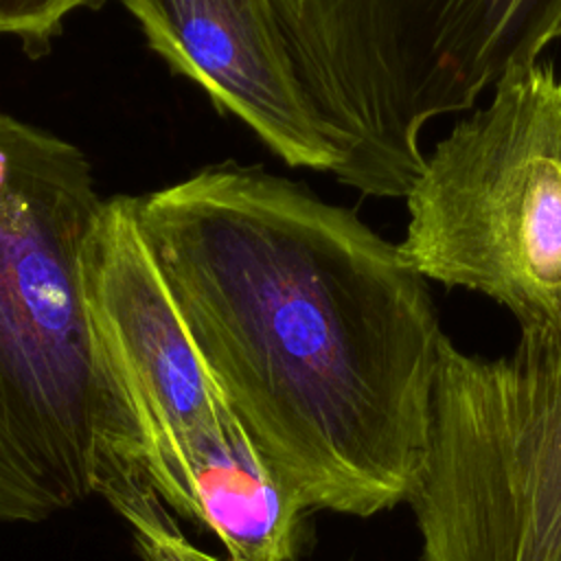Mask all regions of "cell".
Wrapping results in <instances>:
<instances>
[{
	"mask_svg": "<svg viewBox=\"0 0 561 561\" xmlns=\"http://www.w3.org/2000/svg\"><path fill=\"white\" fill-rule=\"evenodd\" d=\"M134 210L276 484L353 517L405 502L447 335L399 243L261 167H206Z\"/></svg>",
	"mask_w": 561,
	"mask_h": 561,
	"instance_id": "6da1fadb",
	"label": "cell"
},
{
	"mask_svg": "<svg viewBox=\"0 0 561 561\" xmlns=\"http://www.w3.org/2000/svg\"><path fill=\"white\" fill-rule=\"evenodd\" d=\"M103 206L77 145L0 110L2 524L68 511L142 458L85 280Z\"/></svg>",
	"mask_w": 561,
	"mask_h": 561,
	"instance_id": "7a4b0ae2",
	"label": "cell"
},
{
	"mask_svg": "<svg viewBox=\"0 0 561 561\" xmlns=\"http://www.w3.org/2000/svg\"><path fill=\"white\" fill-rule=\"evenodd\" d=\"M302 83L340 153L335 180L405 197L425 127L471 112L561 39V0H276Z\"/></svg>",
	"mask_w": 561,
	"mask_h": 561,
	"instance_id": "3957f363",
	"label": "cell"
},
{
	"mask_svg": "<svg viewBox=\"0 0 561 561\" xmlns=\"http://www.w3.org/2000/svg\"><path fill=\"white\" fill-rule=\"evenodd\" d=\"M85 280L153 491L173 513L210 530L230 559L294 561L309 511L270 476L199 355L142 241L134 197L105 199Z\"/></svg>",
	"mask_w": 561,
	"mask_h": 561,
	"instance_id": "277c9868",
	"label": "cell"
},
{
	"mask_svg": "<svg viewBox=\"0 0 561 561\" xmlns=\"http://www.w3.org/2000/svg\"><path fill=\"white\" fill-rule=\"evenodd\" d=\"M405 208L399 248L427 280L491 298L519 340H561V68L502 77L425 153Z\"/></svg>",
	"mask_w": 561,
	"mask_h": 561,
	"instance_id": "5b68a950",
	"label": "cell"
},
{
	"mask_svg": "<svg viewBox=\"0 0 561 561\" xmlns=\"http://www.w3.org/2000/svg\"><path fill=\"white\" fill-rule=\"evenodd\" d=\"M405 502L421 561H561V340L495 359L445 340Z\"/></svg>",
	"mask_w": 561,
	"mask_h": 561,
	"instance_id": "8992f818",
	"label": "cell"
},
{
	"mask_svg": "<svg viewBox=\"0 0 561 561\" xmlns=\"http://www.w3.org/2000/svg\"><path fill=\"white\" fill-rule=\"evenodd\" d=\"M175 75L243 121L285 164L333 173L340 153L302 83L276 0H121Z\"/></svg>",
	"mask_w": 561,
	"mask_h": 561,
	"instance_id": "52a82bcc",
	"label": "cell"
},
{
	"mask_svg": "<svg viewBox=\"0 0 561 561\" xmlns=\"http://www.w3.org/2000/svg\"><path fill=\"white\" fill-rule=\"evenodd\" d=\"M96 495L125 519L142 561H241L219 559L193 546L136 462L114 465L101 480Z\"/></svg>",
	"mask_w": 561,
	"mask_h": 561,
	"instance_id": "ba28073f",
	"label": "cell"
},
{
	"mask_svg": "<svg viewBox=\"0 0 561 561\" xmlns=\"http://www.w3.org/2000/svg\"><path fill=\"white\" fill-rule=\"evenodd\" d=\"M103 0H0V35L15 37L28 55H44L77 9Z\"/></svg>",
	"mask_w": 561,
	"mask_h": 561,
	"instance_id": "9c48e42d",
	"label": "cell"
}]
</instances>
